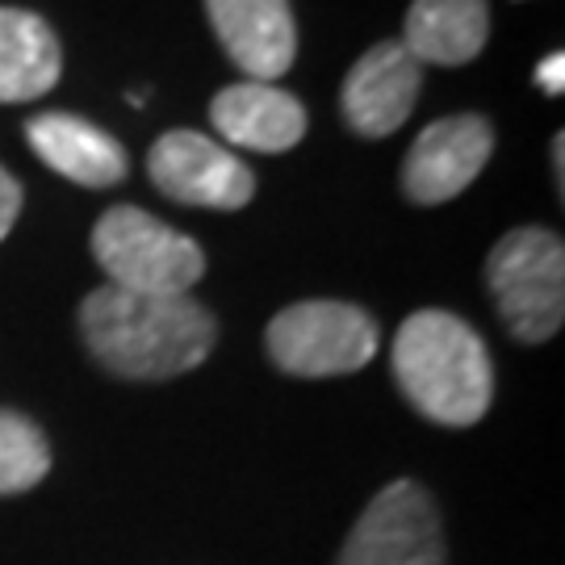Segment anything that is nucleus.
I'll return each instance as SVG.
<instances>
[{
    "label": "nucleus",
    "mask_w": 565,
    "mask_h": 565,
    "mask_svg": "<svg viewBox=\"0 0 565 565\" xmlns=\"http://www.w3.org/2000/svg\"><path fill=\"white\" fill-rule=\"evenodd\" d=\"M81 335L102 369L126 382H168L214 352L218 323L189 294H130L102 285L81 302Z\"/></svg>",
    "instance_id": "f257e3e1"
},
{
    "label": "nucleus",
    "mask_w": 565,
    "mask_h": 565,
    "mask_svg": "<svg viewBox=\"0 0 565 565\" xmlns=\"http://www.w3.org/2000/svg\"><path fill=\"white\" fill-rule=\"evenodd\" d=\"M394 377L406 403L440 427H473L490 411L494 373L473 327L448 310H415L394 335Z\"/></svg>",
    "instance_id": "f03ea898"
},
{
    "label": "nucleus",
    "mask_w": 565,
    "mask_h": 565,
    "mask_svg": "<svg viewBox=\"0 0 565 565\" xmlns=\"http://www.w3.org/2000/svg\"><path fill=\"white\" fill-rule=\"evenodd\" d=\"M486 285L520 343H545L565 319V243L548 226H515L494 243Z\"/></svg>",
    "instance_id": "7ed1b4c3"
},
{
    "label": "nucleus",
    "mask_w": 565,
    "mask_h": 565,
    "mask_svg": "<svg viewBox=\"0 0 565 565\" xmlns=\"http://www.w3.org/2000/svg\"><path fill=\"white\" fill-rule=\"evenodd\" d=\"M93 256L114 289L130 294H189L205 277V252L184 231L160 223L139 205H114L93 226Z\"/></svg>",
    "instance_id": "20e7f679"
},
{
    "label": "nucleus",
    "mask_w": 565,
    "mask_h": 565,
    "mask_svg": "<svg viewBox=\"0 0 565 565\" xmlns=\"http://www.w3.org/2000/svg\"><path fill=\"white\" fill-rule=\"evenodd\" d=\"M268 356L294 377H343L361 373L377 356V323L352 302H294L268 323Z\"/></svg>",
    "instance_id": "39448f33"
},
{
    "label": "nucleus",
    "mask_w": 565,
    "mask_h": 565,
    "mask_svg": "<svg viewBox=\"0 0 565 565\" xmlns=\"http://www.w3.org/2000/svg\"><path fill=\"white\" fill-rule=\"evenodd\" d=\"M445 527L424 486L394 482L364 507L340 565H445Z\"/></svg>",
    "instance_id": "423d86ee"
},
{
    "label": "nucleus",
    "mask_w": 565,
    "mask_h": 565,
    "mask_svg": "<svg viewBox=\"0 0 565 565\" xmlns=\"http://www.w3.org/2000/svg\"><path fill=\"white\" fill-rule=\"evenodd\" d=\"M147 177L168 202L198 210H243L256 198L252 168L202 130H168L147 151Z\"/></svg>",
    "instance_id": "0eeeda50"
},
{
    "label": "nucleus",
    "mask_w": 565,
    "mask_h": 565,
    "mask_svg": "<svg viewBox=\"0 0 565 565\" xmlns=\"http://www.w3.org/2000/svg\"><path fill=\"white\" fill-rule=\"evenodd\" d=\"M494 151V130L482 114L431 121L403 160V193L415 205H445L482 177Z\"/></svg>",
    "instance_id": "6e6552de"
},
{
    "label": "nucleus",
    "mask_w": 565,
    "mask_h": 565,
    "mask_svg": "<svg viewBox=\"0 0 565 565\" xmlns=\"http://www.w3.org/2000/svg\"><path fill=\"white\" fill-rule=\"evenodd\" d=\"M419 88H424V67L406 55L403 42H377L343 76V121L361 139H390L415 114Z\"/></svg>",
    "instance_id": "1a4fd4ad"
},
{
    "label": "nucleus",
    "mask_w": 565,
    "mask_h": 565,
    "mask_svg": "<svg viewBox=\"0 0 565 565\" xmlns=\"http://www.w3.org/2000/svg\"><path fill=\"white\" fill-rule=\"evenodd\" d=\"M205 18L243 81L277 84L298 60L289 0H205Z\"/></svg>",
    "instance_id": "9d476101"
},
{
    "label": "nucleus",
    "mask_w": 565,
    "mask_h": 565,
    "mask_svg": "<svg viewBox=\"0 0 565 565\" xmlns=\"http://www.w3.org/2000/svg\"><path fill=\"white\" fill-rule=\"evenodd\" d=\"M210 121L231 147L260 151V156H281L306 139V105L285 93L277 84L239 81L226 84L210 102Z\"/></svg>",
    "instance_id": "9b49d317"
},
{
    "label": "nucleus",
    "mask_w": 565,
    "mask_h": 565,
    "mask_svg": "<svg viewBox=\"0 0 565 565\" xmlns=\"http://www.w3.org/2000/svg\"><path fill=\"white\" fill-rule=\"evenodd\" d=\"M25 142L51 172L81 189H114L126 181V147L109 130L76 114H39L25 121Z\"/></svg>",
    "instance_id": "f8f14e48"
},
{
    "label": "nucleus",
    "mask_w": 565,
    "mask_h": 565,
    "mask_svg": "<svg viewBox=\"0 0 565 565\" xmlns=\"http://www.w3.org/2000/svg\"><path fill=\"white\" fill-rule=\"evenodd\" d=\"M490 0H411L403 25L406 55L436 67H465L486 51Z\"/></svg>",
    "instance_id": "ddd939ff"
},
{
    "label": "nucleus",
    "mask_w": 565,
    "mask_h": 565,
    "mask_svg": "<svg viewBox=\"0 0 565 565\" xmlns=\"http://www.w3.org/2000/svg\"><path fill=\"white\" fill-rule=\"evenodd\" d=\"M63 76V51L55 30L30 13L0 4V105L46 97Z\"/></svg>",
    "instance_id": "4468645a"
},
{
    "label": "nucleus",
    "mask_w": 565,
    "mask_h": 565,
    "mask_svg": "<svg viewBox=\"0 0 565 565\" xmlns=\"http://www.w3.org/2000/svg\"><path fill=\"white\" fill-rule=\"evenodd\" d=\"M51 473V445L34 419L0 406V499L25 494Z\"/></svg>",
    "instance_id": "2eb2a0df"
},
{
    "label": "nucleus",
    "mask_w": 565,
    "mask_h": 565,
    "mask_svg": "<svg viewBox=\"0 0 565 565\" xmlns=\"http://www.w3.org/2000/svg\"><path fill=\"white\" fill-rule=\"evenodd\" d=\"M18 214H21V184L13 181L9 168H0V239L13 231Z\"/></svg>",
    "instance_id": "dca6fc26"
},
{
    "label": "nucleus",
    "mask_w": 565,
    "mask_h": 565,
    "mask_svg": "<svg viewBox=\"0 0 565 565\" xmlns=\"http://www.w3.org/2000/svg\"><path fill=\"white\" fill-rule=\"evenodd\" d=\"M536 84L545 88L548 97H562L565 93V55L562 51H553L548 60H541V67H536Z\"/></svg>",
    "instance_id": "f3484780"
},
{
    "label": "nucleus",
    "mask_w": 565,
    "mask_h": 565,
    "mask_svg": "<svg viewBox=\"0 0 565 565\" xmlns=\"http://www.w3.org/2000/svg\"><path fill=\"white\" fill-rule=\"evenodd\" d=\"M553 181H557V193L565 198V135L562 130L553 135Z\"/></svg>",
    "instance_id": "a211bd4d"
}]
</instances>
